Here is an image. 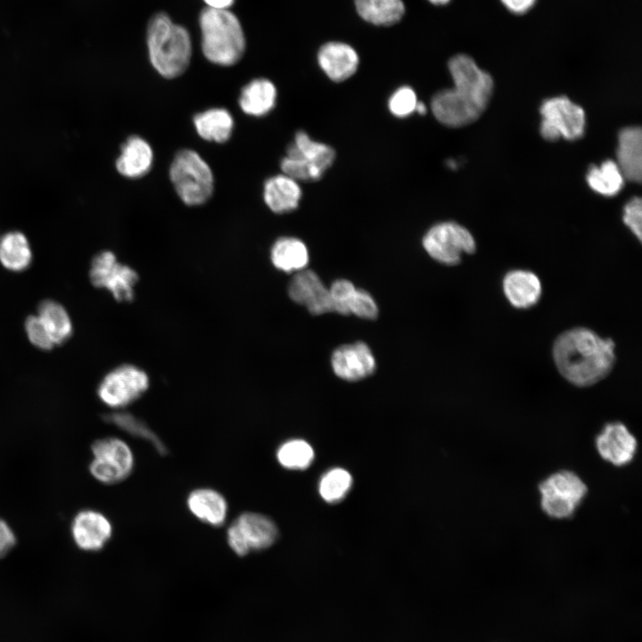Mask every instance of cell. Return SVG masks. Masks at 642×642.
<instances>
[{"label": "cell", "instance_id": "26", "mask_svg": "<svg viewBox=\"0 0 642 642\" xmlns=\"http://www.w3.org/2000/svg\"><path fill=\"white\" fill-rule=\"evenodd\" d=\"M273 265L284 272H298L309 262V251L306 244L295 237H281L271 249Z\"/></svg>", "mask_w": 642, "mask_h": 642}, {"label": "cell", "instance_id": "41", "mask_svg": "<svg viewBox=\"0 0 642 642\" xmlns=\"http://www.w3.org/2000/svg\"><path fill=\"white\" fill-rule=\"evenodd\" d=\"M207 7L214 9H228L235 0H203Z\"/></svg>", "mask_w": 642, "mask_h": 642}, {"label": "cell", "instance_id": "17", "mask_svg": "<svg viewBox=\"0 0 642 642\" xmlns=\"http://www.w3.org/2000/svg\"><path fill=\"white\" fill-rule=\"evenodd\" d=\"M334 374L347 381H358L371 375L376 367L370 348L362 342L337 348L331 358Z\"/></svg>", "mask_w": 642, "mask_h": 642}, {"label": "cell", "instance_id": "33", "mask_svg": "<svg viewBox=\"0 0 642 642\" xmlns=\"http://www.w3.org/2000/svg\"><path fill=\"white\" fill-rule=\"evenodd\" d=\"M350 473L342 468H333L325 473L320 480L318 490L326 502L335 503L344 498L351 487Z\"/></svg>", "mask_w": 642, "mask_h": 642}, {"label": "cell", "instance_id": "35", "mask_svg": "<svg viewBox=\"0 0 642 642\" xmlns=\"http://www.w3.org/2000/svg\"><path fill=\"white\" fill-rule=\"evenodd\" d=\"M355 290V286L349 280L339 279L334 281L329 288L333 311L342 315H350L349 304Z\"/></svg>", "mask_w": 642, "mask_h": 642}, {"label": "cell", "instance_id": "18", "mask_svg": "<svg viewBox=\"0 0 642 642\" xmlns=\"http://www.w3.org/2000/svg\"><path fill=\"white\" fill-rule=\"evenodd\" d=\"M502 291L509 304L518 309L534 307L542 296V283L534 272L515 268L502 278Z\"/></svg>", "mask_w": 642, "mask_h": 642}, {"label": "cell", "instance_id": "5", "mask_svg": "<svg viewBox=\"0 0 642 642\" xmlns=\"http://www.w3.org/2000/svg\"><path fill=\"white\" fill-rule=\"evenodd\" d=\"M169 178L176 193L186 205H202L212 196V170L193 150L183 149L177 152L170 164Z\"/></svg>", "mask_w": 642, "mask_h": 642}, {"label": "cell", "instance_id": "11", "mask_svg": "<svg viewBox=\"0 0 642 642\" xmlns=\"http://www.w3.org/2000/svg\"><path fill=\"white\" fill-rule=\"evenodd\" d=\"M277 537L276 523L268 516L255 512L242 513L226 530L227 544L239 556L268 548Z\"/></svg>", "mask_w": 642, "mask_h": 642}, {"label": "cell", "instance_id": "37", "mask_svg": "<svg viewBox=\"0 0 642 642\" xmlns=\"http://www.w3.org/2000/svg\"><path fill=\"white\" fill-rule=\"evenodd\" d=\"M25 330L29 341L37 348L51 350L54 343L38 316H30L26 319Z\"/></svg>", "mask_w": 642, "mask_h": 642}, {"label": "cell", "instance_id": "14", "mask_svg": "<svg viewBox=\"0 0 642 642\" xmlns=\"http://www.w3.org/2000/svg\"><path fill=\"white\" fill-rule=\"evenodd\" d=\"M71 536L77 547L85 551L101 550L112 535V525L103 513L94 509L79 511L73 518Z\"/></svg>", "mask_w": 642, "mask_h": 642}, {"label": "cell", "instance_id": "42", "mask_svg": "<svg viewBox=\"0 0 642 642\" xmlns=\"http://www.w3.org/2000/svg\"><path fill=\"white\" fill-rule=\"evenodd\" d=\"M415 111L422 115L425 114V112L427 111L425 104L423 102H417Z\"/></svg>", "mask_w": 642, "mask_h": 642}, {"label": "cell", "instance_id": "25", "mask_svg": "<svg viewBox=\"0 0 642 642\" xmlns=\"http://www.w3.org/2000/svg\"><path fill=\"white\" fill-rule=\"evenodd\" d=\"M193 125L202 139L223 144L232 136L234 119L225 108H211L197 113L193 117Z\"/></svg>", "mask_w": 642, "mask_h": 642}, {"label": "cell", "instance_id": "32", "mask_svg": "<svg viewBox=\"0 0 642 642\" xmlns=\"http://www.w3.org/2000/svg\"><path fill=\"white\" fill-rule=\"evenodd\" d=\"M279 464L287 469H306L314 459V450L305 440L295 439L284 442L277 449Z\"/></svg>", "mask_w": 642, "mask_h": 642}, {"label": "cell", "instance_id": "31", "mask_svg": "<svg viewBox=\"0 0 642 642\" xmlns=\"http://www.w3.org/2000/svg\"><path fill=\"white\" fill-rule=\"evenodd\" d=\"M105 421L132 436L148 441L160 454H166L167 448L160 439L142 420L130 413H111L105 416Z\"/></svg>", "mask_w": 642, "mask_h": 642}, {"label": "cell", "instance_id": "24", "mask_svg": "<svg viewBox=\"0 0 642 642\" xmlns=\"http://www.w3.org/2000/svg\"><path fill=\"white\" fill-rule=\"evenodd\" d=\"M276 97L277 91L273 82L259 78L252 79L242 88L238 103L244 113L262 117L273 110Z\"/></svg>", "mask_w": 642, "mask_h": 642}, {"label": "cell", "instance_id": "2", "mask_svg": "<svg viewBox=\"0 0 642 642\" xmlns=\"http://www.w3.org/2000/svg\"><path fill=\"white\" fill-rule=\"evenodd\" d=\"M558 373L577 387L592 386L613 370L615 343L588 327H573L560 333L552 346Z\"/></svg>", "mask_w": 642, "mask_h": 642}, {"label": "cell", "instance_id": "38", "mask_svg": "<svg viewBox=\"0 0 642 642\" xmlns=\"http://www.w3.org/2000/svg\"><path fill=\"white\" fill-rule=\"evenodd\" d=\"M622 220L639 242L642 240V201L639 197L630 199L623 209Z\"/></svg>", "mask_w": 642, "mask_h": 642}, {"label": "cell", "instance_id": "10", "mask_svg": "<svg viewBox=\"0 0 642 642\" xmlns=\"http://www.w3.org/2000/svg\"><path fill=\"white\" fill-rule=\"evenodd\" d=\"M92 476L104 484H115L127 479L135 467V457L129 445L116 437H105L92 444Z\"/></svg>", "mask_w": 642, "mask_h": 642}, {"label": "cell", "instance_id": "16", "mask_svg": "<svg viewBox=\"0 0 642 642\" xmlns=\"http://www.w3.org/2000/svg\"><path fill=\"white\" fill-rule=\"evenodd\" d=\"M600 457L616 466L630 464L637 451V440L621 422L605 424L596 438Z\"/></svg>", "mask_w": 642, "mask_h": 642}, {"label": "cell", "instance_id": "23", "mask_svg": "<svg viewBox=\"0 0 642 642\" xmlns=\"http://www.w3.org/2000/svg\"><path fill=\"white\" fill-rule=\"evenodd\" d=\"M302 195L299 182L282 173L265 181L263 199L268 209L277 214L296 210Z\"/></svg>", "mask_w": 642, "mask_h": 642}, {"label": "cell", "instance_id": "9", "mask_svg": "<svg viewBox=\"0 0 642 642\" xmlns=\"http://www.w3.org/2000/svg\"><path fill=\"white\" fill-rule=\"evenodd\" d=\"M423 246L434 260L448 266L459 264L463 254L476 251V242L470 231L453 221L430 227L423 237Z\"/></svg>", "mask_w": 642, "mask_h": 642}, {"label": "cell", "instance_id": "1", "mask_svg": "<svg viewBox=\"0 0 642 642\" xmlns=\"http://www.w3.org/2000/svg\"><path fill=\"white\" fill-rule=\"evenodd\" d=\"M448 66L453 87L432 96L431 111L441 124L460 128L483 113L493 92V78L466 54L453 56Z\"/></svg>", "mask_w": 642, "mask_h": 642}, {"label": "cell", "instance_id": "21", "mask_svg": "<svg viewBox=\"0 0 642 642\" xmlns=\"http://www.w3.org/2000/svg\"><path fill=\"white\" fill-rule=\"evenodd\" d=\"M186 505L194 517L210 526L219 527L226 520L227 501L214 489L199 488L192 490L187 497Z\"/></svg>", "mask_w": 642, "mask_h": 642}, {"label": "cell", "instance_id": "19", "mask_svg": "<svg viewBox=\"0 0 642 642\" xmlns=\"http://www.w3.org/2000/svg\"><path fill=\"white\" fill-rule=\"evenodd\" d=\"M317 62L325 74L334 82L350 78L358 70L359 59L350 45L328 42L317 53Z\"/></svg>", "mask_w": 642, "mask_h": 642}, {"label": "cell", "instance_id": "12", "mask_svg": "<svg viewBox=\"0 0 642 642\" xmlns=\"http://www.w3.org/2000/svg\"><path fill=\"white\" fill-rule=\"evenodd\" d=\"M148 387L149 379L143 370L135 366L124 365L111 371L103 379L97 394L105 405L119 408L136 400Z\"/></svg>", "mask_w": 642, "mask_h": 642}, {"label": "cell", "instance_id": "27", "mask_svg": "<svg viewBox=\"0 0 642 642\" xmlns=\"http://www.w3.org/2000/svg\"><path fill=\"white\" fill-rule=\"evenodd\" d=\"M32 259L31 249L25 235L11 231L0 238V262L12 271L26 269Z\"/></svg>", "mask_w": 642, "mask_h": 642}, {"label": "cell", "instance_id": "28", "mask_svg": "<svg viewBox=\"0 0 642 642\" xmlns=\"http://www.w3.org/2000/svg\"><path fill=\"white\" fill-rule=\"evenodd\" d=\"M355 6L363 20L379 26L398 22L405 12L402 0H355Z\"/></svg>", "mask_w": 642, "mask_h": 642}, {"label": "cell", "instance_id": "3", "mask_svg": "<svg viewBox=\"0 0 642 642\" xmlns=\"http://www.w3.org/2000/svg\"><path fill=\"white\" fill-rule=\"evenodd\" d=\"M146 44L150 62L161 77L175 78L188 68L193 51L190 34L167 13L157 12L150 19Z\"/></svg>", "mask_w": 642, "mask_h": 642}, {"label": "cell", "instance_id": "29", "mask_svg": "<svg viewBox=\"0 0 642 642\" xmlns=\"http://www.w3.org/2000/svg\"><path fill=\"white\" fill-rule=\"evenodd\" d=\"M41 319L54 344L66 342L72 333V325L65 309L56 301L46 300L38 306Z\"/></svg>", "mask_w": 642, "mask_h": 642}, {"label": "cell", "instance_id": "13", "mask_svg": "<svg viewBox=\"0 0 642 642\" xmlns=\"http://www.w3.org/2000/svg\"><path fill=\"white\" fill-rule=\"evenodd\" d=\"M92 284L107 289L115 300L130 301L134 298V286L138 279L136 272L117 261L111 251H103L92 260L90 268Z\"/></svg>", "mask_w": 642, "mask_h": 642}, {"label": "cell", "instance_id": "15", "mask_svg": "<svg viewBox=\"0 0 642 642\" xmlns=\"http://www.w3.org/2000/svg\"><path fill=\"white\" fill-rule=\"evenodd\" d=\"M288 294L293 301L304 305L313 315L333 311L329 289L312 270L296 272L289 284Z\"/></svg>", "mask_w": 642, "mask_h": 642}, {"label": "cell", "instance_id": "20", "mask_svg": "<svg viewBox=\"0 0 642 642\" xmlns=\"http://www.w3.org/2000/svg\"><path fill=\"white\" fill-rule=\"evenodd\" d=\"M617 165L624 177L640 183L642 178V131L639 127L622 128L618 135Z\"/></svg>", "mask_w": 642, "mask_h": 642}, {"label": "cell", "instance_id": "22", "mask_svg": "<svg viewBox=\"0 0 642 642\" xmlns=\"http://www.w3.org/2000/svg\"><path fill=\"white\" fill-rule=\"evenodd\" d=\"M152 160L153 152L148 142L141 136H131L123 143L115 166L121 176L134 179L147 174Z\"/></svg>", "mask_w": 642, "mask_h": 642}, {"label": "cell", "instance_id": "36", "mask_svg": "<svg viewBox=\"0 0 642 642\" xmlns=\"http://www.w3.org/2000/svg\"><path fill=\"white\" fill-rule=\"evenodd\" d=\"M349 313L365 319H374L378 316V307L367 292L356 289L349 304Z\"/></svg>", "mask_w": 642, "mask_h": 642}, {"label": "cell", "instance_id": "43", "mask_svg": "<svg viewBox=\"0 0 642 642\" xmlns=\"http://www.w3.org/2000/svg\"><path fill=\"white\" fill-rule=\"evenodd\" d=\"M428 1L436 5H442V4H448L450 0H428Z\"/></svg>", "mask_w": 642, "mask_h": 642}, {"label": "cell", "instance_id": "39", "mask_svg": "<svg viewBox=\"0 0 642 642\" xmlns=\"http://www.w3.org/2000/svg\"><path fill=\"white\" fill-rule=\"evenodd\" d=\"M16 544V537L9 524L0 518V557L5 556Z\"/></svg>", "mask_w": 642, "mask_h": 642}, {"label": "cell", "instance_id": "34", "mask_svg": "<svg viewBox=\"0 0 642 642\" xmlns=\"http://www.w3.org/2000/svg\"><path fill=\"white\" fill-rule=\"evenodd\" d=\"M417 102L415 90L408 86H403L391 94L388 108L393 116L406 118L416 111Z\"/></svg>", "mask_w": 642, "mask_h": 642}, {"label": "cell", "instance_id": "6", "mask_svg": "<svg viewBox=\"0 0 642 642\" xmlns=\"http://www.w3.org/2000/svg\"><path fill=\"white\" fill-rule=\"evenodd\" d=\"M335 155L333 147L311 139L306 132L300 130L287 146L280 168L284 174L298 182H315L321 179L333 165Z\"/></svg>", "mask_w": 642, "mask_h": 642}, {"label": "cell", "instance_id": "4", "mask_svg": "<svg viewBox=\"0 0 642 642\" xmlns=\"http://www.w3.org/2000/svg\"><path fill=\"white\" fill-rule=\"evenodd\" d=\"M199 25L202 54L209 62L232 66L242 59L246 40L235 14L228 9L206 6L200 13Z\"/></svg>", "mask_w": 642, "mask_h": 642}, {"label": "cell", "instance_id": "7", "mask_svg": "<svg viewBox=\"0 0 642 642\" xmlns=\"http://www.w3.org/2000/svg\"><path fill=\"white\" fill-rule=\"evenodd\" d=\"M542 510L550 517H571L587 494V486L573 472L560 471L539 485Z\"/></svg>", "mask_w": 642, "mask_h": 642}, {"label": "cell", "instance_id": "40", "mask_svg": "<svg viewBox=\"0 0 642 642\" xmlns=\"http://www.w3.org/2000/svg\"><path fill=\"white\" fill-rule=\"evenodd\" d=\"M503 4L512 12H526L535 4L536 0H501Z\"/></svg>", "mask_w": 642, "mask_h": 642}, {"label": "cell", "instance_id": "30", "mask_svg": "<svg viewBox=\"0 0 642 642\" xmlns=\"http://www.w3.org/2000/svg\"><path fill=\"white\" fill-rule=\"evenodd\" d=\"M586 180L589 187L597 193L613 196L621 190L625 179L617 163L607 160L600 166L591 165Z\"/></svg>", "mask_w": 642, "mask_h": 642}, {"label": "cell", "instance_id": "8", "mask_svg": "<svg viewBox=\"0 0 642 642\" xmlns=\"http://www.w3.org/2000/svg\"><path fill=\"white\" fill-rule=\"evenodd\" d=\"M541 136L547 141L559 138L573 141L583 136L586 128L584 110L566 96L546 99L539 107Z\"/></svg>", "mask_w": 642, "mask_h": 642}]
</instances>
